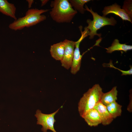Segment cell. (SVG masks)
Returning a JSON list of instances; mask_svg holds the SVG:
<instances>
[{
	"label": "cell",
	"mask_w": 132,
	"mask_h": 132,
	"mask_svg": "<svg viewBox=\"0 0 132 132\" xmlns=\"http://www.w3.org/2000/svg\"><path fill=\"white\" fill-rule=\"evenodd\" d=\"M90 126H96L101 123L100 116L97 111L94 108L87 112L82 117Z\"/></svg>",
	"instance_id": "9c48e42d"
},
{
	"label": "cell",
	"mask_w": 132,
	"mask_h": 132,
	"mask_svg": "<svg viewBox=\"0 0 132 132\" xmlns=\"http://www.w3.org/2000/svg\"><path fill=\"white\" fill-rule=\"evenodd\" d=\"M102 12L104 16L105 17L109 14L113 13L120 17L123 20L127 21L132 23V20L125 11L121 9V6L116 3L105 7Z\"/></svg>",
	"instance_id": "ba28073f"
},
{
	"label": "cell",
	"mask_w": 132,
	"mask_h": 132,
	"mask_svg": "<svg viewBox=\"0 0 132 132\" xmlns=\"http://www.w3.org/2000/svg\"><path fill=\"white\" fill-rule=\"evenodd\" d=\"M65 51V44L61 42L51 46L50 52L52 57L56 60L61 61L63 59Z\"/></svg>",
	"instance_id": "7c38bea8"
},
{
	"label": "cell",
	"mask_w": 132,
	"mask_h": 132,
	"mask_svg": "<svg viewBox=\"0 0 132 132\" xmlns=\"http://www.w3.org/2000/svg\"><path fill=\"white\" fill-rule=\"evenodd\" d=\"M122 8L132 20V0L124 1Z\"/></svg>",
	"instance_id": "e0dca14e"
},
{
	"label": "cell",
	"mask_w": 132,
	"mask_h": 132,
	"mask_svg": "<svg viewBox=\"0 0 132 132\" xmlns=\"http://www.w3.org/2000/svg\"><path fill=\"white\" fill-rule=\"evenodd\" d=\"M63 41L65 44L64 52L60 61L62 66L68 70L71 66L76 42L67 39Z\"/></svg>",
	"instance_id": "52a82bcc"
},
{
	"label": "cell",
	"mask_w": 132,
	"mask_h": 132,
	"mask_svg": "<svg viewBox=\"0 0 132 132\" xmlns=\"http://www.w3.org/2000/svg\"><path fill=\"white\" fill-rule=\"evenodd\" d=\"M26 1L28 3V8L29 9H30L34 2V1L33 0H27Z\"/></svg>",
	"instance_id": "ac0fdd59"
},
{
	"label": "cell",
	"mask_w": 132,
	"mask_h": 132,
	"mask_svg": "<svg viewBox=\"0 0 132 132\" xmlns=\"http://www.w3.org/2000/svg\"><path fill=\"white\" fill-rule=\"evenodd\" d=\"M50 12L53 20L58 23H70L77 11L72 8L68 0H55L51 1Z\"/></svg>",
	"instance_id": "6da1fadb"
},
{
	"label": "cell",
	"mask_w": 132,
	"mask_h": 132,
	"mask_svg": "<svg viewBox=\"0 0 132 132\" xmlns=\"http://www.w3.org/2000/svg\"><path fill=\"white\" fill-rule=\"evenodd\" d=\"M106 107L108 111L114 119L121 115L122 106L116 101L111 103Z\"/></svg>",
	"instance_id": "9a60e30c"
},
{
	"label": "cell",
	"mask_w": 132,
	"mask_h": 132,
	"mask_svg": "<svg viewBox=\"0 0 132 132\" xmlns=\"http://www.w3.org/2000/svg\"><path fill=\"white\" fill-rule=\"evenodd\" d=\"M118 92L117 87H114L110 91L103 93L100 102L106 106L111 103L116 101L117 99Z\"/></svg>",
	"instance_id": "4fadbf2b"
},
{
	"label": "cell",
	"mask_w": 132,
	"mask_h": 132,
	"mask_svg": "<svg viewBox=\"0 0 132 132\" xmlns=\"http://www.w3.org/2000/svg\"><path fill=\"white\" fill-rule=\"evenodd\" d=\"M81 36L79 39L76 42L72 63L71 67V72L73 74H76L79 70L83 55H81L79 49L80 44L82 41L88 35L89 31L86 26L84 31H82V27H79Z\"/></svg>",
	"instance_id": "5b68a950"
},
{
	"label": "cell",
	"mask_w": 132,
	"mask_h": 132,
	"mask_svg": "<svg viewBox=\"0 0 132 132\" xmlns=\"http://www.w3.org/2000/svg\"><path fill=\"white\" fill-rule=\"evenodd\" d=\"M41 3V6H42L45 5L49 1L47 0H40Z\"/></svg>",
	"instance_id": "d6986e66"
},
{
	"label": "cell",
	"mask_w": 132,
	"mask_h": 132,
	"mask_svg": "<svg viewBox=\"0 0 132 132\" xmlns=\"http://www.w3.org/2000/svg\"><path fill=\"white\" fill-rule=\"evenodd\" d=\"M98 112L101 120V123L104 125L110 124L114 119L108 111L106 106L100 101L95 107Z\"/></svg>",
	"instance_id": "30bf717a"
},
{
	"label": "cell",
	"mask_w": 132,
	"mask_h": 132,
	"mask_svg": "<svg viewBox=\"0 0 132 132\" xmlns=\"http://www.w3.org/2000/svg\"><path fill=\"white\" fill-rule=\"evenodd\" d=\"M49 10L47 9H29L24 16L15 20L9 25V27L12 30L17 31L35 25L46 19V16L42 14Z\"/></svg>",
	"instance_id": "7a4b0ae2"
},
{
	"label": "cell",
	"mask_w": 132,
	"mask_h": 132,
	"mask_svg": "<svg viewBox=\"0 0 132 132\" xmlns=\"http://www.w3.org/2000/svg\"><path fill=\"white\" fill-rule=\"evenodd\" d=\"M72 7L74 10L81 14H83L86 11L84 8V4L90 1V0H68Z\"/></svg>",
	"instance_id": "2e32d148"
},
{
	"label": "cell",
	"mask_w": 132,
	"mask_h": 132,
	"mask_svg": "<svg viewBox=\"0 0 132 132\" xmlns=\"http://www.w3.org/2000/svg\"><path fill=\"white\" fill-rule=\"evenodd\" d=\"M61 107L55 112L50 114L43 113L39 109L36 110L35 116L37 120V124L42 126V131L47 132V130H49L53 132H57L54 127V123L56 121L54 117Z\"/></svg>",
	"instance_id": "8992f818"
},
{
	"label": "cell",
	"mask_w": 132,
	"mask_h": 132,
	"mask_svg": "<svg viewBox=\"0 0 132 132\" xmlns=\"http://www.w3.org/2000/svg\"><path fill=\"white\" fill-rule=\"evenodd\" d=\"M103 93L99 85L96 84L83 94L78 103V110L81 117L94 108L100 101Z\"/></svg>",
	"instance_id": "3957f363"
},
{
	"label": "cell",
	"mask_w": 132,
	"mask_h": 132,
	"mask_svg": "<svg viewBox=\"0 0 132 132\" xmlns=\"http://www.w3.org/2000/svg\"><path fill=\"white\" fill-rule=\"evenodd\" d=\"M85 7L86 10L91 14L93 18L92 21L90 19H88L87 20L88 25L86 27L89 31L88 35L89 39H93L96 35L100 37L101 34L98 33L97 31L101 27L106 25L114 26L116 24V21L112 16L109 18L101 16L97 12H94L91 8L89 9L86 5H85Z\"/></svg>",
	"instance_id": "277c9868"
},
{
	"label": "cell",
	"mask_w": 132,
	"mask_h": 132,
	"mask_svg": "<svg viewBox=\"0 0 132 132\" xmlns=\"http://www.w3.org/2000/svg\"><path fill=\"white\" fill-rule=\"evenodd\" d=\"M105 49L107 50L106 52L111 53L115 51H123L126 52L127 51L132 49V46L122 44L119 43V41L117 39H114L111 45L108 48Z\"/></svg>",
	"instance_id": "5bb4252c"
},
{
	"label": "cell",
	"mask_w": 132,
	"mask_h": 132,
	"mask_svg": "<svg viewBox=\"0 0 132 132\" xmlns=\"http://www.w3.org/2000/svg\"><path fill=\"white\" fill-rule=\"evenodd\" d=\"M16 8L14 4L7 0H0V12L9 16L15 20L17 19L15 15Z\"/></svg>",
	"instance_id": "8fae6325"
}]
</instances>
